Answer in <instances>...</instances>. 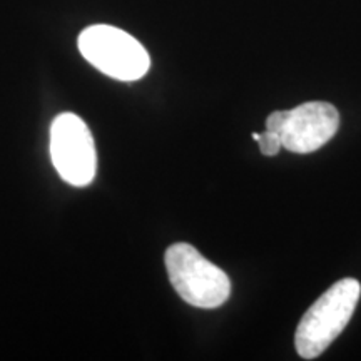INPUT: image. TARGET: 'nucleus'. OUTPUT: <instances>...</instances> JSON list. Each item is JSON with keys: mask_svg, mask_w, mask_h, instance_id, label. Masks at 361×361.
I'll list each match as a JSON object with an SVG mask.
<instances>
[{"mask_svg": "<svg viewBox=\"0 0 361 361\" xmlns=\"http://www.w3.org/2000/svg\"><path fill=\"white\" fill-rule=\"evenodd\" d=\"M361 295V284L346 278L333 284L306 311L296 329V350L305 360H314L341 335L350 323Z\"/></svg>", "mask_w": 361, "mask_h": 361, "instance_id": "nucleus-1", "label": "nucleus"}, {"mask_svg": "<svg viewBox=\"0 0 361 361\" xmlns=\"http://www.w3.org/2000/svg\"><path fill=\"white\" fill-rule=\"evenodd\" d=\"M166 269L178 295L196 308H218L231 295L228 274L186 243L168 247Z\"/></svg>", "mask_w": 361, "mask_h": 361, "instance_id": "nucleus-2", "label": "nucleus"}, {"mask_svg": "<svg viewBox=\"0 0 361 361\" xmlns=\"http://www.w3.org/2000/svg\"><path fill=\"white\" fill-rule=\"evenodd\" d=\"M79 51L102 74L124 82L144 78L151 67L142 44L112 25L87 27L79 35Z\"/></svg>", "mask_w": 361, "mask_h": 361, "instance_id": "nucleus-3", "label": "nucleus"}, {"mask_svg": "<svg viewBox=\"0 0 361 361\" xmlns=\"http://www.w3.org/2000/svg\"><path fill=\"white\" fill-rule=\"evenodd\" d=\"M340 128V114L328 102H306L291 111H276L266 119V129L274 130L281 146L296 154H308L324 146Z\"/></svg>", "mask_w": 361, "mask_h": 361, "instance_id": "nucleus-4", "label": "nucleus"}, {"mask_svg": "<svg viewBox=\"0 0 361 361\" xmlns=\"http://www.w3.org/2000/svg\"><path fill=\"white\" fill-rule=\"evenodd\" d=\"M51 157L59 176L72 186H87L96 178L97 154L87 124L62 112L51 126Z\"/></svg>", "mask_w": 361, "mask_h": 361, "instance_id": "nucleus-5", "label": "nucleus"}, {"mask_svg": "<svg viewBox=\"0 0 361 361\" xmlns=\"http://www.w3.org/2000/svg\"><path fill=\"white\" fill-rule=\"evenodd\" d=\"M258 144H259L261 152H263L264 156H276L279 149L283 147L279 135L274 133V130H269V129H266L263 134H259Z\"/></svg>", "mask_w": 361, "mask_h": 361, "instance_id": "nucleus-6", "label": "nucleus"}, {"mask_svg": "<svg viewBox=\"0 0 361 361\" xmlns=\"http://www.w3.org/2000/svg\"><path fill=\"white\" fill-rule=\"evenodd\" d=\"M252 139H255V141H258V139H259V133H252Z\"/></svg>", "mask_w": 361, "mask_h": 361, "instance_id": "nucleus-7", "label": "nucleus"}]
</instances>
